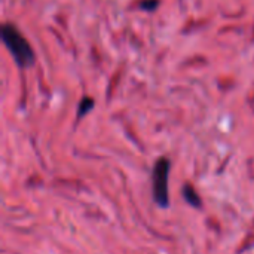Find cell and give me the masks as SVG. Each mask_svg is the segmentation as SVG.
<instances>
[{
  "instance_id": "cell-1",
  "label": "cell",
  "mask_w": 254,
  "mask_h": 254,
  "mask_svg": "<svg viewBox=\"0 0 254 254\" xmlns=\"http://www.w3.org/2000/svg\"><path fill=\"white\" fill-rule=\"evenodd\" d=\"M1 40L18 67L28 68L34 64L36 54L31 45L13 24L4 22L1 25Z\"/></svg>"
},
{
  "instance_id": "cell-2",
  "label": "cell",
  "mask_w": 254,
  "mask_h": 254,
  "mask_svg": "<svg viewBox=\"0 0 254 254\" xmlns=\"http://www.w3.org/2000/svg\"><path fill=\"white\" fill-rule=\"evenodd\" d=\"M171 162L167 158H159L153 167V198L156 204L162 208L170 205V192H168V179H170Z\"/></svg>"
},
{
  "instance_id": "cell-3",
  "label": "cell",
  "mask_w": 254,
  "mask_h": 254,
  "mask_svg": "<svg viewBox=\"0 0 254 254\" xmlns=\"http://www.w3.org/2000/svg\"><path fill=\"white\" fill-rule=\"evenodd\" d=\"M183 196H185V199H186V202L188 204H190L192 207H201V199H199V196H198V193H196V190L193 189V186H190V185H186L185 188H183Z\"/></svg>"
},
{
  "instance_id": "cell-4",
  "label": "cell",
  "mask_w": 254,
  "mask_h": 254,
  "mask_svg": "<svg viewBox=\"0 0 254 254\" xmlns=\"http://www.w3.org/2000/svg\"><path fill=\"white\" fill-rule=\"evenodd\" d=\"M94 106H95V103L91 97H83L79 103V107H77V118L80 119V118L86 116L94 109Z\"/></svg>"
},
{
  "instance_id": "cell-5",
  "label": "cell",
  "mask_w": 254,
  "mask_h": 254,
  "mask_svg": "<svg viewBox=\"0 0 254 254\" xmlns=\"http://www.w3.org/2000/svg\"><path fill=\"white\" fill-rule=\"evenodd\" d=\"M159 6V0H143L141 1V9L147 12H153Z\"/></svg>"
}]
</instances>
